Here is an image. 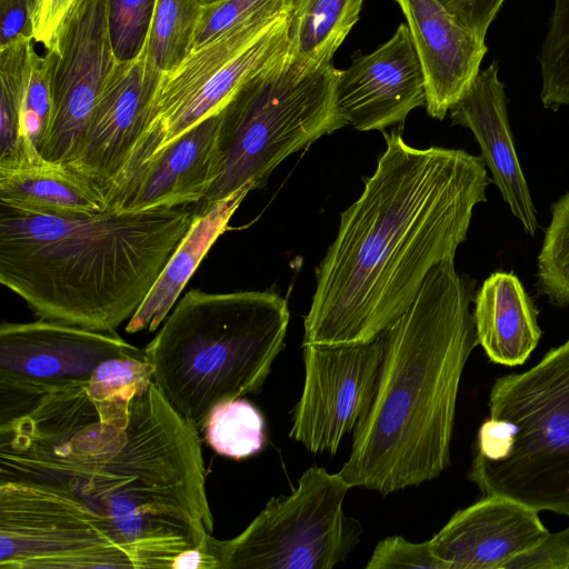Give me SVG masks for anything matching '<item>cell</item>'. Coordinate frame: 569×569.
Wrapping results in <instances>:
<instances>
[{"label": "cell", "mask_w": 569, "mask_h": 569, "mask_svg": "<svg viewBox=\"0 0 569 569\" xmlns=\"http://www.w3.org/2000/svg\"><path fill=\"white\" fill-rule=\"evenodd\" d=\"M349 489L338 472L311 466L290 495L272 497L237 537L214 538L219 569L336 567L360 536V525L343 511Z\"/></svg>", "instance_id": "9c48e42d"}, {"label": "cell", "mask_w": 569, "mask_h": 569, "mask_svg": "<svg viewBox=\"0 0 569 569\" xmlns=\"http://www.w3.org/2000/svg\"><path fill=\"white\" fill-rule=\"evenodd\" d=\"M476 281L453 260L431 269L413 302L383 335L377 391L338 471L382 496L438 478L451 461L457 400L477 345Z\"/></svg>", "instance_id": "3957f363"}, {"label": "cell", "mask_w": 569, "mask_h": 569, "mask_svg": "<svg viewBox=\"0 0 569 569\" xmlns=\"http://www.w3.org/2000/svg\"><path fill=\"white\" fill-rule=\"evenodd\" d=\"M77 0H39L34 22V41L56 50L62 23Z\"/></svg>", "instance_id": "e575fe53"}, {"label": "cell", "mask_w": 569, "mask_h": 569, "mask_svg": "<svg viewBox=\"0 0 569 569\" xmlns=\"http://www.w3.org/2000/svg\"><path fill=\"white\" fill-rule=\"evenodd\" d=\"M539 63L542 106L556 111L569 104V0H555Z\"/></svg>", "instance_id": "83f0119b"}, {"label": "cell", "mask_w": 569, "mask_h": 569, "mask_svg": "<svg viewBox=\"0 0 569 569\" xmlns=\"http://www.w3.org/2000/svg\"><path fill=\"white\" fill-rule=\"evenodd\" d=\"M32 47L20 41L0 50V168L37 163L43 158L24 142L20 131V98L24 69Z\"/></svg>", "instance_id": "603a6c76"}, {"label": "cell", "mask_w": 569, "mask_h": 569, "mask_svg": "<svg viewBox=\"0 0 569 569\" xmlns=\"http://www.w3.org/2000/svg\"><path fill=\"white\" fill-rule=\"evenodd\" d=\"M203 430L208 445L217 453L236 460L258 453L266 445L264 418L242 398L217 406Z\"/></svg>", "instance_id": "d4e9b609"}, {"label": "cell", "mask_w": 569, "mask_h": 569, "mask_svg": "<svg viewBox=\"0 0 569 569\" xmlns=\"http://www.w3.org/2000/svg\"><path fill=\"white\" fill-rule=\"evenodd\" d=\"M539 511L499 495H487L453 513L431 539L446 569H505L550 536Z\"/></svg>", "instance_id": "9a60e30c"}, {"label": "cell", "mask_w": 569, "mask_h": 569, "mask_svg": "<svg viewBox=\"0 0 569 569\" xmlns=\"http://www.w3.org/2000/svg\"><path fill=\"white\" fill-rule=\"evenodd\" d=\"M538 313L513 272L491 273L475 296L477 345L493 363L523 365L541 338Z\"/></svg>", "instance_id": "d6986e66"}, {"label": "cell", "mask_w": 569, "mask_h": 569, "mask_svg": "<svg viewBox=\"0 0 569 569\" xmlns=\"http://www.w3.org/2000/svg\"><path fill=\"white\" fill-rule=\"evenodd\" d=\"M453 124L468 128L480 146L481 158L492 174L512 214L526 233L535 237L537 213L530 190L521 169L510 130L505 84L499 80L496 61L479 73L450 108Z\"/></svg>", "instance_id": "e0dca14e"}, {"label": "cell", "mask_w": 569, "mask_h": 569, "mask_svg": "<svg viewBox=\"0 0 569 569\" xmlns=\"http://www.w3.org/2000/svg\"><path fill=\"white\" fill-rule=\"evenodd\" d=\"M292 0H220L202 6L192 51L253 17L271 10H290Z\"/></svg>", "instance_id": "f546056e"}, {"label": "cell", "mask_w": 569, "mask_h": 569, "mask_svg": "<svg viewBox=\"0 0 569 569\" xmlns=\"http://www.w3.org/2000/svg\"><path fill=\"white\" fill-rule=\"evenodd\" d=\"M219 112L161 149L108 208L153 210L201 202L210 186Z\"/></svg>", "instance_id": "ac0fdd59"}, {"label": "cell", "mask_w": 569, "mask_h": 569, "mask_svg": "<svg viewBox=\"0 0 569 569\" xmlns=\"http://www.w3.org/2000/svg\"><path fill=\"white\" fill-rule=\"evenodd\" d=\"M418 54L430 117L443 120L470 87L488 51L485 39L462 24L439 0H395Z\"/></svg>", "instance_id": "2e32d148"}, {"label": "cell", "mask_w": 569, "mask_h": 569, "mask_svg": "<svg viewBox=\"0 0 569 569\" xmlns=\"http://www.w3.org/2000/svg\"><path fill=\"white\" fill-rule=\"evenodd\" d=\"M201 9L199 0H157L144 52L162 73L176 70L191 53Z\"/></svg>", "instance_id": "cb8c5ba5"}, {"label": "cell", "mask_w": 569, "mask_h": 569, "mask_svg": "<svg viewBox=\"0 0 569 569\" xmlns=\"http://www.w3.org/2000/svg\"><path fill=\"white\" fill-rule=\"evenodd\" d=\"M462 24L485 39L505 0H439Z\"/></svg>", "instance_id": "836d02e7"}, {"label": "cell", "mask_w": 569, "mask_h": 569, "mask_svg": "<svg viewBox=\"0 0 569 569\" xmlns=\"http://www.w3.org/2000/svg\"><path fill=\"white\" fill-rule=\"evenodd\" d=\"M0 203L57 214H92L107 209L100 190L67 164L41 160L0 168Z\"/></svg>", "instance_id": "44dd1931"}, {"label": "cell", "mask_w": 569, "mask_h": 569, "mask_svg": "<svg viewBox=\"0 0 569 569\" xmlns=\"http://www.w3.org/2000/svg\"><path fill=\"white\" fill-rule=\"evenodd\" d=\"M198 432L152 380L130 401L89 381L0 423V482L58 499L111 569H172L213 530Z\"/></svg>", "instance_id": "6da1fadb"}, {"label": "cell", "mask_w": 569, "mask_h": 569, "mask_svg": "<svg viewBox=\"0 0 569 569\" xmlns=\"http://www.w3.org/2000/svg\"><path fill=\"white\" fill-rule=\"evenodd\" d=\"M287 52L220 110L210 186L199 208L262 187L288 156L347 126L337 104L341 70L328 63L301 72Z\"/></svg>", "instance_id": "52a82bcc"}, {"label": "cell", "mask_w": 569, "mask_h": 569, "mask_svg": "<svg viewBox=\"0 0 569 569\" xmlns=\"http://www.w3.org/2000/svg\"><path fill=\"white\" fill-rule=\"evenodd\" d=\"M197 210L57 214L0 203V281L43 320L102 332L141 306Z\"/></svg>", "instance_id": "277c9868"}, {"label": "cell", "mask_w": 569, "mask_h": 569, "mask_svg": "<svg viewBox=\"0 0 569 569\" xmlns=\"http://www.w3.org/2000/svg\"><path fill=\"white\" fill-rule=\"evenodd\" d=\"M218 1H220V0H199L201 6L211 4V3H214V2H218Z\"/></svg>", "instance_id": "d590c367"}, {"label": "cell", "mask_w": 569, "mask_h": 569, "mask_svg": "<svg viewBox=\"0 0 569 569\" xmlns=\"http://www.w3.org/2000/svg\"><path fill=\"white\" fill-rule=\"evenodd\" d=\"M468 477L482 496L569 517V339L496 380Z\"/></svg>", "instance_id": "8992f818"}, {"label": "cell", "mask_w": 569, "mask_h": 569, "mask_svg": "<svg viewBox=\"0 0 569 569\" xmlns=\"http://www.w3.org/2000/svg\"><path fill=\"white\" fill-rule=\"evenodd\" d=\"M289 11L253 17L191 51L164 74L151 121L116 180L113 193L123 191L161 149L218 113L248 79L288 51Z\"/></svg>", "instance_id": "ba28073f"}, {"label": "cell", "mask_w": 569, "mask_h": 569, "mask_svg": "<svg viewBox=\"0 0 569 569\" xmlns=\"http://www.w3.org/2000/svg\"><path fill=\"white\" fill-rule=\"evenodd\" d=\"M367 569H446L433 553L430 540L410 542L401 536L387 537L373 549Z\"/></svg>", "instance_id": "4dcf8cb0"}, {"label": "cell", "mask_w": 569, "mask_h": 569, "mask_svg": "<svg viewBox=\"0 0 569 569\" xmlns=\"http://www.w3.org/2000/svg\"><path fill=\"white\" fill-rule=\"evenodd\" d=\"M287 300L272 291L192 289L143 348L151 380L191 428L222 402L258 392L284 346Z\"/></svg>", "instance_id": "5b68a950"}, {"label": "cell", "mask_w": 569, "mask_h": 569, "mask_svg": "<svg viewBox=\"0 0 569 569\" xmlns=\"http://www.w3.org/2000/svg\"><path fill=\"white\" fill-rule=\"evenodd\" d=\"M50 52L53 113L40 154L68 164L117 63L108 30V0H77Z\"/></svg>", "instance_id": "7c38bea8"}, {"label": "cell", "mask_w": 569, "mask_h": 569, "mask_svg": "<svg viewBox=\"0 0 569 569\" xmlns=\"http://www.w3.org/2000/svg\"><path fill=\"white\" fill-rule=\"evenodd\" d=\"M386 149L360 197L341 213L317 271L302 345L376 339L410 307L433 267L453 260L491 182L483 159L461 149Z\"/></svg>", "instance_id": "7a4b0ae2"}, {"label": "cell", "mask_w": 569, "mask_h": 569, "mask_svg": "<svg viewBox=\"0 0 569 569\" xmlns=\"http://www.w3.org/2000/svg\"><path fill=\"white\" fill-rule=\"evenodd\" d=\"M250 190L242 188L222 201L196 209L194 219L184 237L141 306L128 320L127 332L153 331L168 317L180 292Z\"/></svg>", "instance_id": "ffe728a7"}, {"label": "cell", "mask_w": 569, "mask_h": 569, "mask_svg": "<svg viewBox=\"0 0 569 569\" xmlns=\"http://www.w3.org/2000/svg\"><path fill=\"white\" fill-rule=\"evenodd\" d=\"M305 381L289 437L311 453L336 455L373 402L385 352L383 335L368 342L302 345Z\"/></svg>", "instance_id": "8fae6325"}, {"label": "cell", "mask_w": 569, "mask_h": 569, "mask_svg": "<svg viewBox=\"0 0 569 569\" xmlns=\"http://www.w3.org/2000/svg\"><path fill=\"white\" fill-rule=\"evenodd\" d=\"M505 569H569V526L550 533L541 546L512 559Z\"/></svg>", "instance_id": "d6a6232c"}, {"label": "cell", "mask_w": 569, "mask_h": 569, "mask_svg": "<svg viewBox=\"0 0 569 569\" xmlns=\"http://www.w3.org/2000/svg\"><path fill=\"white\" fill-rule=\"evenodd\" d=\"M51 61L50 51L46 56H39L32 46L23 74L19 109L20 131L27 146L38 154L52 121Z\"/></svg>", "instance_id": "4316f807"}, {"label": "cell", "mask_w": 569, "mask_h": 569, "mask_svg": "<svg viewBox=\"0 0 569 569\" xmlns=\"http://www.w3.org/2000/svg\"><path fill=\"white\" fill-rule=\"evenodd\" d=\"M157 0H108V30L114 58L131 61L144 49Z\"/></svg>", "instance_id": "f1b7e54d"}, {"label": "cell", "mask_w": 569, "mask_h": 569, "mask_svg": "<svg viewBox=\"0 0 569 569\" xmlns=\"http://www.w3.org/2000/svg\"><path fill=\"white\" fill-rule=\"evenodd\" d=\"M337 104L347 126L360 131L403 122L411 110L426 106L425 77L408 24L401 23L373 52L352 54L338 80Z\"/></svg>", "instance_id": "5bb4252c"}, {"label": "cell", "mask_w": 569, "mask_h": 569, "mask_svg": "<svg viewBox=\"0 0 569 569\" xmlns=\"http://www.w3.org/2000/svg\"><path fill=\"white\" fill-rule=\"evenodd\" d=\"M147 360L116 332L39 319L0 326V422L30 410L42 397L86 385L103 361Z\"/></svg>", "instance_id": "30bf717a"}, {"label": "cell", "mask_w": 569, "mask_h": 569, "mask_svg": "<svg viewBox=\"0 0 569 569\" xmlns=\"http://www.w3.org/2000/svg\"><path fill=\"white\" fill-rule=\"evenodd\" d=\"M163 77L143 49L131 61H117L107 79L78 150L67 164L97 187L103 198L151 121Z\"/></svg>", "instance_id": "4fadbf2b"}, {"label": "cell", "mask_w": 569, "mask_h": 569, "mask_svg": "<svg viewBox=\"0 0 569 569\" xmlns=\"http://www.w3.org/2000/svg\"><path fill=\"white\" fill-rule=\"evenodd\" d=\"M39 0H0V50L34 39Z\"/></svg>", "instance_id": "1f68e13d"}, {"label": "cell", "mask_w": 569, "mask_h": 569, "mask_svg": "<svg viewBox=\"0 0 569 569\" xmlns=\"http://www.w3.org/2000/svg\"><path fill=\"white\" fill-rule=\"evenodd\" d=\"M363 0H292L288 16V59L301 72L331 63L359 20Z\"/></svg>", "instance_id": "7402d4cb"}, {"label": "cell", "mask_w": 569, "mask_h": 569, "mask_svg": "<svg viewBox=\"0 0 569 569\" xmlns=\"http://www.w3.org/2000/svg\"><path fill=\"white\" fill-rule=\"evenodd\" d=\"M536 290L557 307L569 305V191L551 206L537 259Z\"/></svg>", "instance_id": "484cf974"}]
</instances>
